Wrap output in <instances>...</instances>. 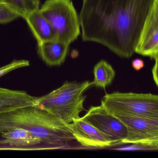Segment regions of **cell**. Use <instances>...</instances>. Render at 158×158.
I'll use <instances>...</instances> for the list:
<instances>
[{"mask_svg":"<svg viewBox=\"0 0 158 158\" xmlns=\"http://www.w3.org/2000/svg\"><path fill=\"white\" fill-rule=\"evenodd\" d=\"M76 140L85 148H104L114 145L104 135L81 117L69 124Z\"/></svg>","mask_w":158,"mask_h":158,"instance_id":"9c48e42d","label":"cell"},{"mask_svg":"<svg viewBox=\"0 0 158 158\" xmlns=\"http://www.w3.org/2000/svg\"><path fill=\"white\" fill-rule=\"evenodd\" d=\"M0 145L23 149L25 151L52 150L48 147L35 148L42 144L40 140L27 130L22 128H14L1 133Z\"/></svg>","mask_w":158,"mask_h":158,"instance_id":"30bf717a","label":"cell"},{"mask_svg":"<svg viewBox=\"0 0 158 158\" xmlns=\"http://www.w3.org/2000/svg\"><path fill=\"white\" fill-rule=\"evenodd\" d=\"M101 104L110 112L158 119L157 95L116 91L105 94Z\"/></svg>","mask_w":158,"mask_h":158,"instance_id":"5b68a950","label":"cell"},{"mask_svg":"<svg viewBox=\"0 0 158 158\" xmlns=\"http://www.w3.org/2000/svg\"><path fill=\"white\" fill-rule=\"evenodd\" d=\"M135 52L154 60L158 59V0L154 2L145 21Z\"/></svg>","mask_w":158,"mask_h":158,"instance_id":"ba28073f","label":"cell"},{"mask_svg":"<svg viewBox=\"0 0 158 158\" xmlns=\"http://www.w3.org/2000/svg\"><path fill=\"white\" fill-rule=\"evenodd\" d=\"M38 98L26 91L0 87V114L24 107L36 106Z\"/></svg>","mask_w":158,"mask_h":158,"instance_id":"8fae6325","label":"cell"},{"mask_svg":"<svg viewBox=\"0 0 158 158\" xmlns=\"http://www.w3.org/2000/svg\"><path fill=\"white\" fill-rule=\"evenodd\" d=\"M156 1L82 0L79 15L82 40L130 59Z\"/></svg>","mask_w":158,"mask_h":158,"instance_id":"6da1fadb","label":"cell"},{"mask_svg":"<svg viewBox=\"0 0 158 158\" xmlns=\"http://www.w3.org/2000/svg\"><path fill=\"white\" fill-rule=\"evenodd\" d=\"M112 113L126 127L127 136L123 144L145 143L158 145V119Z\"/></svg>","mask_w":158,"mask_h":158,"instance_id":"52a82bcc","label":"cell"},{"mask_svg":"<svg viewBox=\"0 0 158 158\" xmlns=\"http://www.w3.org/2000/svg\"><path fill=\"white\" fill-rule=\"evenodd\" d=\"M69 46L60 41H48L38 45V52L40 58L47 65L60 66L66 59Z\"/></svg>","mask_w":158,"mask_h":158,"instance_id":"4fadbf2b","label":"cell"},{"mask_svg":"<svg viewBox=\"0 0 158 158\" xmlns=\"http://www.w3.org/2000/svg\"><path fill=\"white\" fill-rule=\"evenodd\" d=\"M39 10L53 27L57 41L70 45L80 35L79 15L72 0H46Z\"/></svg>","mask_w":158,"mask_h":158,"instance_id":"277c9868","label":"cell"},{"mask_svg":"<svg viewBox=\"0 0 158 158\" xmlns=\"http://www.w3.org/2000/svg\"><path fill=\"white\" fill-rule=\"evenodd\" d=\"M113 149L119 151H157L158 150V145L145 143H134L128 147L114 148Z\"/></svg>","mask_w":158,"mask_h":158,"instance_id":"ac0fdd59","label":"cell"},{"mask_svg":"<svg viewBox=\"0 0 158 158\" xmlns=\"http://www.w3.org/2000/svg\"><path fill=\"white\" fill-rule=\"evenodd\" d=\"M93 74V85L105 89L111 84L115 77V72L110 64L104 60H101L94 66Z\"/></svg>","mask_w":158,"mask_h":158,"instance_id":"5bb4252c","label":"cell"},{"mask_svg":"<svg viewBox=\"0 0 158 158\" xmlns=\"http://www.w3.org/2000/svg\"><path fill=\"white\" fill-rule=\"evenodd\" d=\"M24 19L27 15L39 10L40 0H0Z\"/></svg>","mask_w":158,"mask_h":158,"instance_id":"9a60e30c","label":"cell"},{"mask_svg":"<svg viewBox=\"0 0 158 158\" xmlns=\"http://www.w3.org/2000/svg\"><path fill=\"white\" fill-rule=\"evenodd\" d=\"M93 85V82L89 81H66L57 89L38 97L36 106L66 123H71L74 119L80 118V113L85 110L84 103L86 96L83 94Z\"/></svg>","mask_w":158,"mask_h":158,"instance_id":"3957f363","label":"cell"},{"mask_svg":"<svg viewBox=\"0 0 158 158\" xmlns=\"http://www.w3.org/2000/svg\"><path fill=\"white\" fill-rule=\"evenodd\" d=\"M29 61L27 60H15L13 61L7 65L0 67V77L14 70L29 66Z\"/></svg>","mask_w":158,"mask_h":158,"instance_id":"e0dca14e","label":"cell"},{"mask_svg":"<svg viewBox=\"0 0 158 158\" xmlns=\"http://www.w3.org/2000/svg\"><path fill=\"white\" fill-rule=\"evenodd\" d=\"M96 127L114 145L122 144L127 136L125 125L103 105L91 106L81 117Z\"/></svg>","mask_w":158,"mask_h":158,"instance_id":"8992f818","label":"cell"},{"mask_svg":"<svg viewBox=\"0 0 158 158\" xmlns=\"http://www.w3.org/2000/svg\"><path fill=\"white\" fill-rule=\"evenodd\" d=\"M37 45L44 42L57 41V36L49 22L42 15L39 9L28 14L24 18Z\"/></svg>","mask_w":158,"mask_h":158,"instance_id":"7c38bea8","label":"cell"},{"mask_svg":"<svg viewBox=\"0 0 158 158\" xmlns=\"http://www.w3.org/2000/svg\"><path fill=\"white\" fill-rule=\"evenodd\" d=\"M20 17L18 14L0 1V24L10 23Z\"/></svg>","mask_w":158,"mask_h":158,"instance_id":"2e32d148","label":"cell"},{"mask_svg":"<svg viewBox=\"0 0 158 158\" xmlns=\"http://www.w3.org/2000/svg\"><path fill=\"white\" fill-rule=\"evenodd\" d=\"M15 151V148H12V147H8V146H0V151Z\"/></svg>","mask_w":158,"mask_h":158,"instance_id":"44dd1931","label":"cell"},{"mask_svg":"<svg viewBox=\"0 0 158 158\" xmlns=\"http://www.w3.org/2000/svg\"><path fill=\"white\" fill-rule=\"evenodd\" d=\"M155 64L152 68V73L153 79L155 81L156 85L158 86V59L155 60Z\"/></svg>","mask_w":158,"mask_h":158,"instance_id":"ffe728a7","label":"cell"},{"mask_svg":"<svg viewBox=\"0 0 158 158\" xmlns=\"http://www.w3.org/2000/svg\"><path fill=\"white\" fill-rule=\"evenodd\" d=\"M14 128L27 130L52 150L77 149L69 124L36 106L0 114V134Z\"/></svg>","mask_w":158,"mask_h":158,"instance_id":"7a4b0ae2","label":"cell"},{"mask_svg":"<svg viewBox=\"0 0 158 158\" xmlns=\"http://www.w3.org/2000/svg\"><path fill=\"white\" fill-rule=\"evenodd\" d=\"M132 67L136 71L142 69L145 66L144 61L140 59H135L132 62Z\"/></svg>","mask_w":158,"mask_h":158,"instance_id":"d6986e66","label":"cell"}]
</instances>
